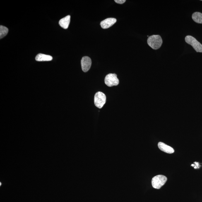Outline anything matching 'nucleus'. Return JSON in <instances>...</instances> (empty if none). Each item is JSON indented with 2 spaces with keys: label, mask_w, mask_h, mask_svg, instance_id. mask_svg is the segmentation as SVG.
Returning <instances> with one entry per match:
<instances>
[{
  "label": "nucleus",
  "mask_w": 202,
  "mask_h": 202,
  "mask_svg": "<svg viewBox=\"0 0 202 202\" xmlns=\"http://www.w3.org/2000/svg\"><path fill=\"white\" fill-rule=\"evenodd\" d=\"M148 45L153 49H158L161 46L162 40L159 35H153L149 37L147 41Z\"/></svg>",
  "instance_id": "nucleus-1"
},
{
  "label": "nucleus",
  "mask_w": 202,
  "mask_h": 202,
  "mask_svg": "<svg viewBox=\"0 0 202 202\" xmlns=\"http://www.w3.org/2000/svg\"><path fill=\"white\" fill-rule=\"evenodd\" d=\"M167 180L166 176L162 175L155 176L152 180V185L153 188L160 189L165 184Z\"/></svg>",
  "instance_id": "nucleus-2"
},
{
  "label": "nucleus",
  "mask_w": 202,
  "mask_h": 202,
  "mask_svg": "<svg viewBox=\"0 0 202 202\" xmlns=\"http://www.w3.org/2000/svg\"><path fill=\"white\" fill-rule=\"evenodd\" d=\"M185 42L191 45L197 52H202V45L192 36L188 35L185 37Z\"/></svg>",
  "instance_id": "nucleus-3"
},
{
  "label": "nucleus",
  "mask_w": 202,
  "mask_h": 202,
  "mask_svg": "<svg viewBox=\"0 0 202 202\" xmlns=\"http://www.w3.org/2000/svg\"><path fill=\"white\" fill-rule=\"evenodd\" d=\"M107 100L106 95L101 92H98L95 94L94 102L95 105L99 109L102 108L105 104Z\"/></svg>",
  "instance_id": "nucleus-4"
},
{
  "label": "nucleus",
  "mask_w": 202,
  "mask_h": 202,
  "mask_svg": "<svg viewBox=\"0 0 202 202\" xmlns=\"http://www.w3.org/2000/svg\"><path fill=\"white\" fill-rule=\"evenodd\" d=\"M104 83L107 86L111 87L118 85L119 80L116 74L110 73L105 77Z\"/></svg>",
  "instance_id": "nucleus-5"
},
{
  "label": "nucleus",
  "mask_w": 202,
  "mask_h": 202,
  "mask_svg": "<svg viewBox=\"0 0 202 202\" xmlns=\"http://www.w3.org/2000/svg\"><path fill=\"white\" fill-rule=\"evenodd\" d=\"M91 60L89 57L88 56H84L81 61L82 70L85 72H88L91 67Z\"/></svg>",
  "instance_id": "nucleus-6"
},
{
  "label": "nucleus",
  "mask_w": 202,
  "mask_h": 202,
  "mask_svg": "<svg viewBox=\"0 0 202 202\" xmlns=\"http://www.w3.org/2000/svg\"><path fill=\"white\" fill-rule=\"evenodd\" d=\"M116 22V19L115 18H108L101 22V26L103 29H108L112 26Z\"/></svg>",
  "instance_id": "nucleus-7"
},
{
  "label": "nucleus",
  "mask_w": 202,
  "mask_h": 202,
  "mask_svg": "<svg viewBox=\"0 0 202 202\" xmlns=\"http://www.w3.org/2000/svg\"><path fill=\"white\" fill-rule=\"evenodd\" d=\"M158 147L161 151L165 152V153H172L174 152V150L172 147L169 146L161 142L158 143Z\"/></svg>",
  "instance_id": "nucleus-8"
},
{
  "label": "nucleus",
  "mask_w": 202,
  "mask_h": 202,
  "mask_svg": "<svg viewBox=\"0 0 202 202\" xmlns=\"http://www.w3.org/2000/svg\"><path fill=\"white\" fill-rule=\"evenodd\" d=\"M70 21H71V16L68 15L65 17L61 19L59 21V24L60 26L63 28L67 29L68 28Z\"/></svg>",
  "instance_id": "nucleus-9"
},
{
  "label": "nucleus",
  "mask_w": 202,
  "mask_h": 202,
  "mask_svg": "<svg viewBox=\"0 0 202 202\" xmlns=\"http://www.w3.org/2000/svg\"><path fill=\"white\" fill-rule=\"evenodd\" d=\"M53 58L52 56L42 54H39L36 56L35 60L38 61H50Z\"/></svg>",
  "instance_id": "nucleus-10"
},
{
  "label": "nucleus",
  "mask_w": 202,
  "mask_h": 202,
  "mask_svg": "<svg viewBox=\"0 0 202 202\" xmlns=\"http://www.w3.org/2000/svg\"><path fill=\"white\" fill-rule=\"evenodd\" d=\"M192 18L196 23L202 24V14L199 12H196L193 14Z\"/></svg>",
  "instance_id": "nucleus-11"
},
{
  "label": "nucleus",
  "mask_w": 202,
  "mask_h": 202,
  "mask_svg": "<svg viewBox=\"0 0 202 202\" xmlns=\"http://www.w3.org/2000/svg\"><path fill=\"white\" fill-rule=\"evenodd\" d=\"M8 32V29L6 27L1 25L0 26V38L1 39L6 36Z\"/></svg>",
  "instance_id": "nucleus-12"
},
{
  "label": "nucleus",
  "mask_w": 202,
  "mask_h": 202,
  "mask_svg": "<svg viewBox=\"0 0 202 202\" xmlns=\"http://www.w3.org/2000/svg\"><path fill=\"white\" fill-rule=\"evenodd\" d=\"M115 2L116 3H119V4H123V3L126 2V0H115Z\"/></svg>",
  "instance_id": "nucleus-13"
}]
</instances>
